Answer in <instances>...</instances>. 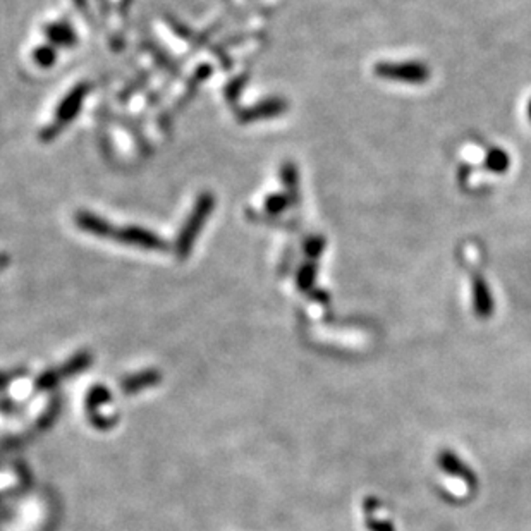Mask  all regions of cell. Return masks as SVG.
<instances>
[{"label": "cell", "instance_id": "277c9868", "mask_svg": "<svg viewBox=\"0 0 531 531\" xmlns=\"http://www.w3.org/2000/svg\"><path fill=\"white\" fill-rule=\"evenodd\" d=\"M475 308L478 316H483V319H487L492 313L490 294H488L487 286H485L482 280H480V282H475Z\"/></svg>", "mask_w": 531, "mask_h": 531}, {"label": "cell", "instance_id": "8992f818", "mask_svg": "<svg viewBox=\"0 0 531 531\" xmlns=\"http://www.w3.org/2000/svg\"><path fill=\"white\" fill-rule=\"evenodd\" d=\"M368 526H370L371 530L373 531H394V526L391 525V522H375V520H370L368 521Z\"/></svg>", "mask_w": 531, "mask_h": 531}, {"label": "cell", "instance_id": "5b68a950", "mask_svg": "<svg viewBox=\"0 0 531 531\" xmlns=\"http://www.w3.org/2000/svg\"><path fill=\"white\" fill-rule=\"evenodd\" d=\"M58 411H61V401L56 399L52 404L48 406L47 411H45L43 415H41L40 420H38L40 432H41V430H47L48 426L53 423V420H56V418L58 416Z\"/></svg>", "mask_w": 531, "mask_h": 531}, {"label": "cell", "instance_id": "52a82bcc", "mask_svg": "<svg viewBox=\"0 0 531 531\" xmlns=\"http://www.w3.org/2000/svg\"><path fill=\"white\" fill-rule=\"evenodd\" d=\"M14 377H18V373H0V388L6 387Z\"/></svg>", "mask_w": 531, "mask_h": 531}, {"label": "cell", "instance_id": "7a4b0ae2", "mask_svg": "<svg viewBox=\"0 0 531 531\" xmlns=\"http://www.w3.org/2000/svg\"><path fill=\"white\" fill-rule=\"evenodd\" d=\"M438 464H440V468L445 471V473L458 476V478H461L464 483L470 485L471 488L476 487L475 473L470 470V468H468V464H464L454 453H450V450H444V453L438 455Z\"/></svg>", "mask_w": 531, "mask_h": 531}, {"label": "cell", "instance_id": "3957f363", "mask_svg": "<svg viewBox=\"0 0 531 531\" xmlns=\"http://www.w3.org/2000/svg\"><path fill=\"white\" fill-rule=\"evenodd\" d=\"M162 375L158 373L157 370H146L141 371V373H135L131 377H128L126 380H123L120 383V388H123L126 394H136V392H141L143 388L153 387L160 382Z\"/></svg>", "mask_w": 531, "mask_h": 531}, {"label": "cell", "instance_id": "6da1fadb", "mask_svg": "<svg viewBox=\"0 0 531 531\" xmlns=\"http://www.w3.org/2000/svg\"><path fill=\"white\" fill-rule=\"evenodd\" d=\"M91 359L93 358H91L90 353H78L76 356L71 358L69 361L64 363L61 368L48 370L45 371L43 375H40L35 387L38 388V391H50V388L56 387L62 378H71L74 377V375L85 371L86 368L91 365Z\"/></svg>", "mask_w": 531, "mask_h": 531}]
</instances>
